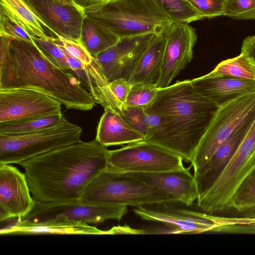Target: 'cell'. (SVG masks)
Here are the masks:
<instances>
[{"label": "cell", "mask_w": 255, "mask_h": 255, "mask_svg": "<svg viewBox=\"0 0 255 255\" xmlns=\"http://www.w3.org/2000/svg\"><path fill=\"white\" fill-rule=\"evenodd\" d=\"M162 204L136 207L133 211L141 219L161 222L174 234H199L212 232L216 225L205 213L172 207Z\"/></svg>", "instance_id": "2e32d148"}, {"label": "cell", "mask_w": 255, "mask_h": 255, "mask_svg": "<svg viewBox=\"0 0 255 255\" xmlns=\"http://www.w3.org/2000/svg\"><path fill=\"white\" fill-rule=\"evenodd\" d=\"M254 204H255V166L241 182L234 197V209Z\"/></svg>", "instance_id": "f1b7e54d"}, {"label": "cell", "mask_w": 255, "mask_h": 255, "mask_svg": "<svg viewBox=\"0 0 255 255\" xmlns=\"http://www.w3.org/2000/svg\"><path fill=\"white\" fill-rule=\"evenodd\" d=\"M81 127L65 118L59 124L17 135L0 134V164H19L36 156L81 141Z\"/></svg>", "instance_id": "52a82bcc"}, {"label": "cell", "mask_w": 255, "mask_h": 255, "mask_svg": "<svg viewBox=\"0 0 255 255\" xmlns=\"http://www.w3.org/2000/svg\"><path fill=\"white\" fill-rule=\"evenodd\" d=\"M60 0L62 1L63 2H67V3H74V4H75L73 2L72 0Z\"/></svg>", "instance_id": "60d3db41"}, {"label": "cell", "mask_w": 255, "mask_h": 255, "mask_svg": "<svg viewBox=\"0 0 255 255\" xmlns=\"http://www.w3.org/2000/svg\"><path fill=\"white\" fill-rule=\"evenodd\" d=\"M55 41L66 53L77 58L83 64H91L96 60L80 40L67 39L59 37H56Z\"/></svg>", "instance_id": "836d02e7"}, {"label": "cell", "mask_w": 255, "mask_h": 255, "mask_svg": "<svg viewBox=\"0 0 255 255\" xmlns=\"http://www.w3.org/2000/svg\"><path fill=\"white\" fill-rule=\"evenodd\" d=\"M84 11L120 39L162 34L173 23L156 0H106Z\"/></svg>", "instance_id": "277c9868"}, {"label": "cell", "mask_w": 255, "mask_h": 255, "mask_svg": "<svg viewBox=\"0 0 255 255\" xmlns=\"http://www.w3.org/2000/svg\"><path fill=\"white\" fill-rule=\"evenodd\" d=\"M253 37H255V35H253Z\"/></svg>", "instance_id": "b9f144b4"}, {"label": "cell", "mask_w": 255, "mask_h": 255, "mask_svg": "<svg viewBox=\"0 0 255 255\" xmlns=\"http://www.w3.org/2000/svg\"><path fill=\"white\" fill-rule=\"evenodd\" d=\"M200 95L220 107L246 94L255 92V81L209 73L191 80Z\"/></svg>", "instance_id": "d6986e66"}, {"label": "cell", "mask_w": 255, "mask_h": 255, "mask_svg": "<svg viewBox=\"0 0 255 255\" xmlns=\"http://www.w3.org/2000/svg\"><path fill=\"white\" fill-rule=\"evenodd\" d=\"M18 88L43 92L67 109L89 111L96 104L77 78L49 58L34 41L0 35V89Z\"/></svg>", "instance_id": "3957f363"}, {"label": "cell", "mask_w": 255, "mask_h": 255, "mask_svg": "<svg viewBox=\"0 0 255 255\" xmlns=\"http://www.w3.org/2000/svg\"><path fill=\"white\" fill-rule=\"evenodd\" d=\"M57 234L77 235H107V231L82 222H51L32 224L16 222L8 228L0 230L4 234Z\"/></svg>", "instance_id": "7402d4cb"}, {"label": "cell", "mask_w": 255, "mask_h": 255, "mask_svg": "<svg viewBox=\"0 0 255 255\" xmlns=\"http://www.w3.org/2000/svg\"><path fill=\"white\" fill-rule=\"evenodd\" d=\"M189 167L165 172L127 174L148 185L165 190L176 197L179 203L189 206L199 197L196 181Z\"/></svg>", "instance_id": "ac0fdd59"}, {"label": "cell", "mask_w": 255, "mask_h": 255, "mask_svg": "<svg viewBox=\"0 0 255 255\" xmlns=\"http://www.w3.org/2000/svg\"><path fill=\"white\" fill-rule=\"evenodd\" d=\"M154 34L121 38L114 45L99 54L95 58L107 80L119 78L128 81L143 53Z\"/></svg>", "instance_id": "4fadbf2b"}, {"label": "cell", "mask_w": 255, "mask_h": 255, "mask_svg": "<svg viewBox=\"0 0 255 255\" xmlns=\"http://www.w3.org/2000/svg\"><path fill=\"white\" fill-rule=\"evenodd\" d=\"M57 37L80 40L84 9L60 0H26Z\"/></svg>", "instance_id": "9a60e30c"}, {"label": "cell", "mask_w": 255, "mask_h": 255, "mask_svg": "<svg viewBox=\"0 0 255 255\" xmlns=\"http://www.w3.org/2000/svg\"><path fill=\"white\" fill-rule=\"evenodd\" d=\"M165 43L163 34L155 35L128 80L131 85L157 84L161 73Z\"/></svg>", "instance_id": "44dd1931"}, {"label": "cell", "mask_w": 255, "mask_h": 255, "mask_svg": "<svg viewBox=\"0 0 255 255\" xmlns=\"http://www.w3.org/2000/svg\"><path fill=\"white\" fill-rule=\"evenodd\" d=\"M255 166V119L235 153L213 185L197 200L204 213H228L241 182Z\"/></svg>", "instance_id": "8992f818"}, {"label": "cell", "mask_w": 255, "mask_h": 255, "mask_svg": "<svg viewBox=\"0 0 255 255\" xmlns=\"http://www.w3.org/2000/svg\"><path fill=\"white\" fill-rule=\"evenodd\" d=\"M62 104L28 88L0 89V123L61 114Z\"/></svg>", "instance_id": "8fae6325"}, {"label": "cell", "mask_w": 255, "mask_h": 255, "mask_svg": "<svg viewBox=\"0 0 255 255\" xmlns=\"http://www.w3.org/2000/svg\"><path fill=\"white\" fill-rule=\"evenodd\" d=\"M132 128L143 135H147V127L145 123L144 108L127 105L120 115Z\"/></svg>", "instance_id": "e575fe53"}, {"label": "cell", "mask_w": 255, "mask_h": 255, "mask_svg": "<svg viewBox=\"0 0 255 255\" xmlns=\"http://www.w3.org/2000/svg\"><path fill=\"white\" fill-rule=\"evenodd\" d=\"M0 8L16 20L33 37L48 40L53 37L48 29L26 0H0Z\"/></svg>", "instance_id": "603a6c76"}, {"label": "cell", "mask_w": 255, "mask_h": 255, "mask_svg": "<svg viewBox=\"0 0 255 255\" xmlns=\"http://www.w3.org/2000/svg\"><path fill=\"white\" fill-rule=\"evenodd\" d=\"M203 16L213 18L223 15L225 0H187Z\"/></svg>", "instance_id": "d590c367"}, {"label": "cell", "mask_w": 255, "mask_h": 255, "mask_svg": "<svg viewBox=\"0 0 255 255\" xmlns=\"http://www.w3.org/2000/svg\"><path fill=\"white\" fill-rule=\"evenodd\" d=\"M109 86L116 99L121 103L126 105L132 87L130 82L124 78H119L110 82Z\"/></svg>", "instance_id": "8d00e7d4"}, {"label": "cell", "mask_w": 255, "mask_h": 255, "mask_svg": "<svg viewBox=\"0 0 255 255\" xmlns=\"http://www.w3.org/2000/svg\"><path fill=\"white\" fill-rule=\"evenodd\" d=\"M109 150L94 139L54 149L19 163L34 200L44 203L76 202L108 166Z\"/></svg>", "instance_id": "7a4b0ae2"}, {"label": "cell", "mask_w": 255, "mask_h": 255, "mask_svg": "<svg viewBox=\"0 0 255 255\" xmlns=\"http://www.w3.org/2000/svg\"><path fill=\"white\" fill-rule=\"evenodd\" d=\"M163 35L165 43L158 89L165 88L190 62L197 36L189 23H172Z\"/></svg>", "instance_id": "7c38bea8"}, {"label": "cell", "mask_w": 255, "mask_h": 255, "mask_svg": "<svg viewBox=\"0 0 255 255\" xmlns=\"http://www.w3.org/2000/svg\"><path fill=\"white\" fill-rule=\"evenodd\" d=\"M219 108L197 92L189 80L158 89L144 108L147 127L144 140L191 163Z\"/></svg>", "instance_id": "6da1fadb"}, {"label": "cell", "mask_w": 255, "mask_h": 255, "mask_svg": "<svg viewBox=\"0 0 255 255\" xmlns=\"http://www.w3.org/2000/svg\"><path fill=\"white\" fill-rule=\"evenodd\" d=\"M209 73L255 81V64L248 56L241 52L235 57L221 61Z\"/></svg>", "instance_id": "484cf974"}, {"label": "cell", "mask_w": 255, "mask_h": 255, "mask_svg": "<svg viewBox=\"0 0 255 255\" xmlns=\"http://www.w3.org/2000/svg\"><path fill=\"white\" fill-rule=\"evenodd\" d=\"M78 201L90 205L135 207L179 203L176 197L162 189L148 185L128 174L107 168L90 182Z\"/></svg>", "instance_id": "5b68a950"}, {"label": "cell", "mask_w": 255, "mask_h": 255, "mask_svg": "<svg viewBox=\"0 0 255 255\" xmlns=\"http://www.w3.org/2000/svg\"><path fill=\"white\" fill-rule=\"evenodd\" d=\"M173 23H186L202 19L201 13L187 0H156Z\"/></svg>", "instance_id": "4316f807"}, {"label": "cell", "mask_w": 255, "mask_h": 255, "mask_svg": "<svg viewBox=\"0 0 255 255\" xmlns=\"http://www.w3.org/2000/svg\"><path fill=\"white\" fill-rule=\"evenodd\" d=\"M179 155L144 140L109 150L107 168L119 173H155L185 167Z\"/></svg>", "instance_id": "9c48e42d"}, {"label": "cell", "mask_w": 255, "mask_h": 255, "mask_svg": "<svg viewBox=\"0 0 255 255\" xmlns=\"http://www.w3.org/2000/svg\"><path fill=\"white\" fill-rule=\"evenodd\" d=\"M120 39L98 21L87 16L84 18L80 41L94 58L116 44Z\"/></svg>", "instance_id": "cb8c5ba5"}, {"label": "cell", "mask_w": 255, "mask_h": 255, "mask_svg": "<svg viewBox=\"0 0 255 255\" xmlns=\"http://www.w3.org/2000/svg\"><path fill=\"white\" fill-rule=\"evenodd\" d=\"M218 224L219 233L255 234V218L221 216Z\"/></svg>", "instance_id": "83f0119b"}, {"label": "cell", "mask_w": 255, "mask_h": 255, "mask_svg": "<svg viewBox=\"0 0 255 255\" xmlns=\"http://www.w3.org/2000/svg\"><path fill=\"white\" fill-rule=\"evenodd\" d=\"M128 212L125 205H90L79 201L44 203L35 201L31 211L16 222L43 224L51 222H82L100 224L107 220L120 221Z\"/></svg>", "instance_id": "30bf717a"}, {"label": "cell", "mask_w": 255, "mask_h": 255, "mask_svg": "<svg viewBox=\"0 0 255 255\" xmlns=\"http://www.w3.org/2000/svg\"><path fill=\"white\" fill-rule=\"evenodd\" d=\"M224 16L239 19H255V0H225Z\"/></svg>", "instance_id": "f546056e"}, {"label": "cell", "mask_w": 255, "mask_h": 255, "mask_svg": "<svg viewBox=\"0 0 255 255\" xmlns=\"http://www.w3.org/2000/svg\"><path fill=\"white\" fill-rule=\"evenodd\" d=\"M241 53L248 56L255 64V37L249 36L244 40L241 47Z\"/></svg>", "instance_id": "74e56055"}, {"label": "cell", "mask_w": 255, "mask_h": 255, "mask_svg": "<svg viewBox=\"0 0 255 255\" xmlns=\"http://www.w3.org/2000/svg\"><path fill=\"white\" fill-rule=\"evenodd\" d=\"M0 35L33 42V37L0 7Z\"/></svg>", "instance_id": "d6a6232c"}, {"label": "cell", "mask_w": 255, "mask_h": 255, "mask_svg": "<svg viewBox=\"0 0 255 255\" xmlns=\"http://www.w3.org/2000/svg\"><path fill=\"white\" fill-rule=\"evenodd\" d=\"M56 37L46 40L37 37H33L34 43L49 58L62 69L70 71L66 55L63 49L55 42Z\"/></svg>", "instance_id": "1f68e13d"}, {"label": "cell", "mask_w": 255, "mask_h": 255, "mask_svg": "<svg viewBox=\"0 0 255 255\" xmlns=\"http://www.w3.org/2000/svg\"><path fill=\"white\" fill-rule=\"evenodd\" d=\"M95 139L108 147L142 141L145 137L132 128L118 113L107 109L98 123Z\"/></svg>", "instance_id": "ffe728a7"}, {"label": "cell", "mask_w": 255, "mask_h": 255, "mask_svg": "<svg viewBox=\"0 0 255 255\" xmlns=\"http://www.w3.org/2000/svg\"><path fill=\"white\" fill-rule=\"evenodd\" d=\"M255 119V116L252 117L235 130L216 149L206 164L194 172L193 175L199 197L207 191L221 174L238 149Z\"/></svg>", "instance_id": "e0dca14e"}, {"label": "cell", "mask_w": 255, "mask_h": 255, "mask_svg": "<svg viewBox=\"0 0 255 255\" xmlns=\"http://www.w3.org/2000/svg\"><path fill=\"white\" fill-rule=\"evenodd\" d=\"M228 213L233 216L255 218V204L236 208Z\"/></svg>", "instance_id": "f35d334b"}, {"label": "cell", "mask_w": 255, "mask_h": 255, "mask_svg": "<svg viewBox=\"0 0 255 255\" xmlns=\"http://www.w3.org/2000/svg\"><path fill=\"white\" fill-rule=\"evenodd\" d=\"M26 175L9 164H0V221L17 220L35 205Z\"/></svg>", "instance_id": "5bb4252c"}, {"label": "cell", "mask_w": 255, "mask_h": 255, "mask_svg": "<svg viewBox=\"0 0 255 255\" xmlns=\"http://www.w3.org/2000/svg\"><path fill=\"white\" fill-rule=\"evenodd\" d=\"M65 117L62 113L0 123V134L17 135L42 130L59 124Z\"/></svg>", "instance_id": "d4e9b609"}, {"label": "cell", "mask_w": 255, "mask_h": 255, "mask_svg": "<svg viewBox=\"0 0 255 255\" xmlns=\"http://www.w3.org/2000/svg\"><path fill=\"white\" fill-rule=\"evenodd\" d=\"M73 2L79 7L86 8L96 5L106 0H72Z\"/></svg>", "instance_id": "ab89813d"}, {"label": "cell", "mask_w": 255, "mask_h": 255, "mask_svg": "<svg viewBox=\"0 0 255 255\" xmlns=\"http://www.w3.org/2000/svg\"><path fill=\"white\" fill-rule=\"evenodd\" d=\"M158 90L156 84L132 85L126 105L144 108L152 101Z\"/></svg>", "instance_id": "4dcf8cb0"}, {"label": "cell", "mask_w": 255, "mask_h": 255, "mask_svg": "<svg viewBox=\"0 0 255 255\" xmlns=\"http://www.w3.org/2000/svg\"><path fill=\"white\" fill-rule=\"evenodd\" d=\"M254 116L255 92L220 107L195 150L191 162L194 171L204 166L220 144Z\"/></svg>", "instance_id": "ba28073f"}]
</instances>
